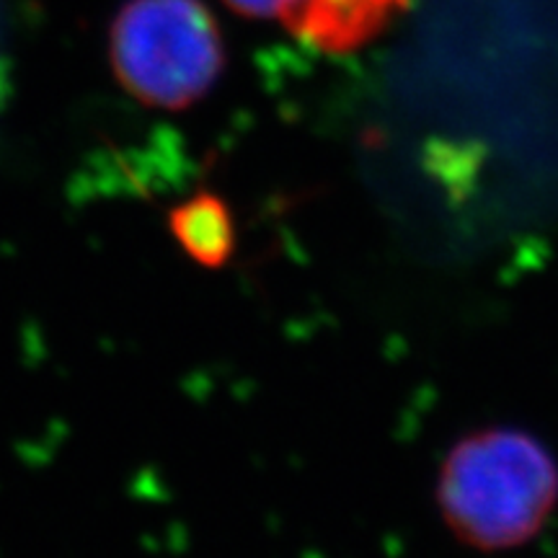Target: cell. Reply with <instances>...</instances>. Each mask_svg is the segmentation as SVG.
I'll list each match as a JSON object with an SVG mask.
<instances>
[{
    "mask_svg": "<svg viewBox=\"0 0 558 558\" xmlns=\"http://www.w3.org/2000/svg\"><path fill=\"white\" fill-rule=\"evenodd\" d=\"M222 62L220 29L202 0H130L111 29L117 78L148 107H192Z\"/></svg>",
    "mask_w": 558,
    "mask_h": 558,
    "instance_id": "obj_2",
    "label": "cell"
},
{
    "mask_svg": "<svg viewBox=\"0 0 558 558\" xmlns=\"http://www.w3.org/2000/svg\"><path fill=\"white\" fill-rule=\"evenodd\" d=\"M437 494L460 541L484 550L514 548L554 512L558 465L533 435L486 429L456 445Z\"/></svg>",
    "mask_w": 558,
    "mask_h": 558,
    "instance_id": "obj_1",
    "label": "cell"
},
{
    "mask_svg": "<svg viewBox=\"0 0 558 558\" xmlns=\"http://www.w3.org/2000/svg\"><path fill=\"white\" fill-rule=\"evenodd\" d=\"M226 3L230 9L243 13V16L259 21H279L290 32L300 34L313 0H226Z\"/></svg>",
    "mask_w": 558,
    "mask_h": 558,
    "instance_id": "obj_5",
    "label": "cell"
},
{
    "mask_svg": "<svg viewBox=\"0 0 558 558\" xmlns=\"http://www.w3.org/2000/svg\"><path fill=\"white\" fill-rule=\"evenodd\" d=\"M411 0H313L298 37L326 52H352L373 41Z\"/></svg>",
    "mask_w": 558,
    "mask_h": 558,
    "instance_id": "obj_3",
    "label": "cell"
},
{
    "mask_svg": "<svg viewBox=\"0 0 558 558\" xmlns=\"http://www.w3.org/2000/svg\"><path fill=\"white\" fill-rule=\"evenodd\" d=\"M171 233L202 267H222L235 246V228L226 202L215 194H194L171 213Z\"/></svg>",
    "mask_w": 558,
    "mask_h": 558,
    "instance_id": "obj_4",
    "label": "cell"
}]
</instances>
